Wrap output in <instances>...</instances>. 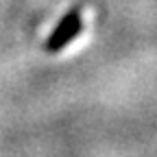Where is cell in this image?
Returning <instances> with one entry per match:
<instances>
[{"mask_svg": "<svg viewBox=\"0 0 157 157\" xmlns=\"http://www.w3.org/2000/svg\"><path fill=\"white\" fill-rule=\"evenodd\" d=\"M81 29H83V11H81V7H74V9L66 11V15L61 17V22L55 26V31L50 33L48 42L44 46L46 52L55 55L61 48H66L72 39H76V35L81 33Z\"/></svg>", "mask_w": 157, "mask_h": 157, "instance_id": "6da1fadb", "label": "cell"}]
</instances>
